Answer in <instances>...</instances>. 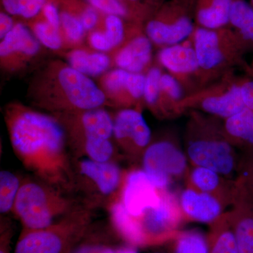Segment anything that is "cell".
I'll return each instance as SVG.
<instances>
[{"instance_id":"obj_20","label":"cell","mask_w":253,"mask_h":253,"mask_svg":"<svg viewBox=\"0 0 253 253\" xmlns=\"http://www.w3.org/2000/svg\"><path fill=\"white\" fill-rule=\"evenodd\" d=\"M234 0H194V16L197 26L220 29L229 25Z\"/></svg>"},{"instance_id":"obj_11","label":"cell","mask_w":253,"mask_h":253,"mask_svg":"<svg viewBox=\"0 0 253 253\" xmlns=\"http://www.w3.org/2000/svg\"><path fill=\"white\" fill-rule=\"evenodd\" d=\"M158 59L161 66L181 83L186 93L192 88L194 80L199 85V65L191 41L189 44L184 42L163 47Z\"/></svg>"},{"instance_id":"obj_30","label":"cell","mask_w":253,"mask_h":253,"mask_svg":"<svg viewBox=\"0 0 253 253\" xmlns=\"http://www.w3.org/2000/svg\"><path fill=\"white\" fill-rule=\"evenodd\" d=\"M221 175L209 168L196 166L191 173V181L195 189L215 195L221 186Z\"/></svg>"},{"instance_id":"obj_50","label":"cell","mask_w":253,"mask_h":253,"mask_svg":"<svg viewBox=\"0 0 253 253\" xmlns=\"http://www.w3.org/2000/svg\"><path fill=\"white\" fill-rule=\"evenodd\" d=\"M186 1H191V2L194 3V0H186Z\"/></svg>"},{"instance_id":"obj_45","label":"cell","mask_w":253,"mask_h":253,"mask_svg":"<svg viewBox=\"0 0 253 253\" xmlns=\"http://www.w3.org/2000/svg\"><path fill=\"white\" fill-rule=\"evenodd\" d=\"M14 21L9 14L1 12L0 14V38L3 39L14 26Z\"/></svg>"},{"instance_id":"obj_25","label":"cell","mask_w":253,"mask_h":253,"mask_svg":"<svg viewBox=\"0 0 253 253\" xmlns=\"http://www.w3.org/2000/svg\"><path fill=\"white\" fill-rule=\"evenodd\" d=\"M68 65L89 77L104 74L109 70L111 60L104 52L77 49L68 54Z\"/></svg>"},{"instance_id":"obj_15","label":"cell","mask_w":253,"mask_h":253,"mask_svg":"<svg viewBox=\"0 0 253 253\" xmlns=\"http://www.w3.org/2000/svg\"><path fill=\"white\" fill-rule=\"evenodd\" d=\"M41 49V43L26 26L18 23L1 39L0 57L1 62L23 61L34 57Z\"/></svg>"},{"instance_id":"obj_22","label":"cell","mask_w":253,"mask_h":253,"mask_svg":"<svg viewBox=\"0 0 253 253\" xmlns=\"http://www.w3.org/2000/svg\"><path fill=\"white\" fill-rule=\"evenodd\" d=\"M228 28L244 50L253 49V7L246 0H234Z\"/></svg>"},{"instance_id":"obj_41","label":"cell","mask_w":253,"mask_h":253,"mask_svg":"<svg viewBox=\"0 0 253 253\" xmlns=\"http://www.w3.org/2000/svg\"><path fill=\"white\" fill-rule=\"evenodd\" d=\"M98 11H97L91 5L86 6L82 11L79 18L84 31H92L96 27L99 21V14Z\"/></svg>"},{"instance_id":"obj_39","label":"cell","mask_w":253,"mask_h":253,"mask_svg":"<svg viewBox=\"0 0 253 253\" xmlns=\"http://www.w3.org/2000/svg\"><path fill=\"white\" fill-rule=\"evenodd\" d=\"M89 43L92 49L99 52L106 53L113 49L104 31L91 32L89 36Z\"/></svg>"},{"instance_id":"obj_52","label":"cell","mask_w":253,"mask_h":253,"mask_svg":"<svg viewBox=\"0 0 253 253\" xmlns=\"http://www.w3.org/2000/svg\"><path fill=\"white\" fill-rule=\"evenodd\" d=\"M161 253V252H154V253Z\"/></svg>"},{"instance_id":"obj_37","label":"cell","mask_w":253,"mask_h":253,"mask_svg":"<svg viewBox=\"0 0 253 253\" xmlns=\"http://www.w3.org/2000/svg\"><path fill=\"white\" fill-rule=\"evenodd\" d=\"M91 6L97 11L107 15H115L120 17H126L129 15V9L126 5L118 0H86Z\"/></svg>"},{"instance_id":"obj_21","label":"cell","mask_w":253,"mask_h":253,"mask_svg":"<svg viewBox=\"0 0 253 253\" xmlns=\"http://www.w3.org/2000/svg\"><path fill=\"white\" fill-rule=\"evenodd\" d=\"M223 131L234 146L244 150L247 156L253 155V111L245 108L224 120Z\"/></svg>"},{"instance_id":"obj_35","label":"cell","mask_w":253,"mask_h":253,"mask_svg":"<svg viewBox=\"0 0 253 253\" xmlns=\"http://www.w3.org/2000/svg\"><path fill=\"white\" fill-rule=\"evenodd\" d=\"M105 35L113 49L121 46L126 38V31L122 18L115 15H108L105 18Z\"/></svg>"},{"instance_id":"obj_46","label":"cell","mask_w":253,"mask_h":253,"mask_svg":"<svg viewBox=\"0 0 253 253\" xmlns=\"http://www.w3.org/2000/svg\"><path fill=\"white\" fill-rule=\"evenodd\" d=\"M2 4L7 14L20 16L21 0H2Z\"/></svg>"},{"instance_id":"obj_26","label":"cell","mask_w":253,"mask_h":253,"mask_svg":"<svg viewBox=\"0 0 253 253\" xmlns=\"http://www.w3.org/2000/svg\"><path fill=\"white\" fill-rule=\"evenodd\" d=\"M162 111L179 112L181 101L186 97L185 89L180 83L169 73H163L161 78Z\"/></svg>"},{"instance_id":"obj_5","label":"cell","mask_w":253,"mask_h":253,"mask_svg":"<svg viewBox=\"0 0 253 253\" xmlns=\"http://www.w3.org/2000/svg\"><path fill=\"white\" fill-rule=\"evenodd\" d=\"M194 116L190 126L188 157L195 166L209 168L221 176H229L237 169V156L234 146L226 138L222 127Z\"/></svg>"},{"instance_id":"obj_38","label":"cell","mask_w":253,"mask_h":253,"mask_svg":"<svg viewBox=\"0 0 253 253\" xmlns=\"http://www.w3.org/2000/svg\"><path fill=\"white\" fill-rule=\"evenodd\" d=\"M211 253H239L234 231H222L216 240Z\"/></svg>"},{"instance_id":"obj_27","label":"cell","mask_w":253,"mask_h":253,"mask_svg":"<svg viewBox=\"0 0 253 253\" xmlns=\"http://www.w3.org/2000/svg\"><path fill=\"white\" fill-rule=\"evenodd\" d=\"M93 231L91 225L69 253H116L118 248L111 244L107 236Z\"/></svg>"},{"instance_id":"obj_32","label":"cell","mask_w":253,"mask_h":253,"mask_svg":"<svg viewBox=\"0 0 253 253\" xmlns=\"http://www.w3.org/2000/svg\"><path fill=\"white\" fill-rule=\"evenodd\" d=\"M33 33L41 44L47 49L59 50L63 45V38L61 30L56 29L47 21H37L33 26Z\"/></svg>"},{"instance_id":"obj_13","label":"cell","mask_w":253,"mask_h":253,"mask_svg":"<svg viewBox=\"0 0 253 253\" xmlns=\"http://www.w3.org/2000/svg\"><path fill=\"white\" fill-rule=\"evenodd\" d=\"M144 84V73H132L118 68L106 73L102 80L105 94L126 108L143 99Z\"/></svg>"},{"instance_id":"obj_19","label":"cell","mask_w":253,"mask_h":253,"mask_svg":"<svg viewBox=\"0 0 253 253\" xmlns=\"http://www.w3.org/2000/svg\"><path fill=\"white\" fill-rule=\"evenodd\" d=\"M236 206L230 214L239 253H253V203L236 191Z\"/></svg>"},{"instance_id":"obj_2","label":"cell","mask_w":253,"mask_h":253,"mask_svg":"<svg viewBox=\"0 0 253 253\" xmlns=\"http://www.w3.org/2000/svg\"><path fill=\"white\" fill-rule=\"evenodd\" d=\"M91 208L87 203L81 204L51 225L23 229L14 253H69L92 225Z\"/></svg>"},{"instance_id":"obj_7","label":"cell","mask_w":253,"mask_h":253,"mask_svg":"<svg viewBox=\"0 0 253 253\" xmlns=\"http://www.w3.org/2000/svg\"><path fill=\"white\" fill-rule=\"evenodd\" d=\"M194 3L169 0L161 6L145 28V34L156 45H174L190 39L195 28Z\"/></svg>"},{"instance_id":"obj_44","label":"cell","mask_w":253,"mask_h":253,"mask_svg":"<svg viewBox=\"0 0 253 253\" xmlns=\"http://www.w3.org/2000/svg\"><path fill=\"white\" fill-rule=\"evenodd\" d=\"M241 91L245 106L253 111V78L241 79Z\"/></svg>"},{"instance_id":"obj_9","label":"cell","mask_w":253,"mask_h":253,"mask_svg":"<svg viewBox=\"0 0 253 253\" xmlns=\"http://www.w3.org/2000/svg\"><path fill=\"white\" fill-rule=\"evenodd\" d=\"M186 168L185 155L169 141L150 144L143 155V170L160 191L167 189L172 177L184 174Z\"/></svg>"},{"instance_id":"obj_48","label":"cell","mask_w":253,"mask_h":253,"mask_svg":"<svg viewBox=\"0 0 253 253\" xmlns=\"http://www.w3.org/2000/svg\"><path fill=\"white\" fill-rule=\"evenodd\" d=\"M118 1H121V2H136V1H139V0H118Z\"/></svg>"},{"instance_id":"obj_42","label":"cell","mask_w":253,"mask_h":253,"mask_svg":"<svg viewBox=\"0 0 253 253\" xmlns=\"http://www.w3.org/2000/svg\"><path fill=\"white\" fill-rule=\"evenodd\" d=\"M42 12L46 21L56 29L61 30V14L54 4L46 3Z\"/></svg>"},{"instance_id":"obj_18","label":"cell","mask_w":253,"mask_h":253,"mask_svg":"<svg viewBox=\"0 0 253 253\" xmlns=\"http://www.w3.org/2000/svg\"><path fill=\"white\" fill-rule=\"evenodd\" d=\"M153 43L146 34L133 36L116 53L114 62L118 68L132 73L149 70L152 59Z\"/></svg>"},{"instance_id":"obj_34","label":"cell","mask_w":253,"mask_h":253,"mask_svg":"<svg viewBox=\"0 0 253 253\" xmlns=\"http://www.w3.org/2000/svg\"><path fill=\"white\" fill-rule=\"evenodd\" d=\"M175 253H209L207 241L201 233L189 231L179 238Z\"/></svg>"},{"instance_id":"obj_6","label":"cell","mask_w":253,"mask_h":253,"mask_svg":"<svg viewBox=\"0 0 253 253\" xmlns=\"http://www.w3.org/2000/svg\"><path fill=\"white\" fill-rule=\"evenodd\" d=\"M241 79L229 73L199 90L186 95L179 111L194 109L225 120L246 108L241 91Z\"/></svg>"},{"instance_id":"obj_29","label":"cell","mask_w":253,"mask_h":253,"mask_svg":"<svg viewBox=\"0 0 253 253\" xmlns=\"http://www.w3.org/2000/svg\"><path fill=\"white\" fill-rule=\"evenodd\" d=\"M163 72L158 66L150 67L145 74L144 97L145 103L156 112L162 111L161 78Z\"/></svg>"},{"instance_id":"obj_10","label":"cell","mask_w":253,"mask_h":253,"mask_svg":"<svg viewBox=\"0 0 253 253\" xmlns=\"http://www.w3.org/2000/svg\"><path fill=\"white\" fill-rule=\"evenodd\" d=\"M113 136L126 152H144L151 140V131L141 111L126 108L120 111L114 119Z\"/></svg>"},{"instance_id":"obj_51","label":"cell","mask_w":253,"mask_h":253,"mask_svg":"<svg viewBox=\"0 0 253 253\" xmlns=\"http://www.w3.org/2000/svg\"><path fill=\"white\" fill-rule=\"evenodd\" d=\"M251 4L252 5L253 7V0H251Z\"/></svg>"},{"instance_id":"obj_12","label":"cell","mask_w":253,"mask_h":253,"mask_svg":"<svg viewBox=\"0 0 253 253\" xmlns=\"http://www.w3.org/2000/svg\"><path fill=\"white\" fill-rule=\"evenodd\" d=\"M161 199V191L144 170H134L127 174L121 202L131 215L140 217L148 210L159 206Z\"/></svg>"},{"instance_id":"obj_28","label":"cell","mask_w":253,"mask_h":253,"mask_svg":"<svg viewBox=\"0 0 253 253\" xmlns=\"http://www.w3.org/2000/svg\"><path fill=\"white\" fill-rule=\"evenodd\" d=\"M21 185V181L14 173L2 170L0 172V212L13 211L15 201Z\"/></svg>"},{"instance_id":"obj_16","label":"cell","mask_w":253,"mask_h":253,"mask_svg":"<svg viewBox=\"0 0 253 253\" xmlns=\"http://www.w3.org/2000/svg\"><path fill=\"white\" fill-rule=\"evenodd\" d=\"M77 168L78 173L90 181L102 196H112L121 185L122 171L112 161L100 163L86 158L79 161Z\"/></svg>"},{"instance_id":"obj_47","label":"cell","mask_w":253,"mask_h":253,"mask_svg":"<svg viewBox=\"0 0 253 253\" xmlns=\"http://www.w3.org/2000/svg\"><path fill=\"white\" fill-rule=\"evenodd\" d=\"M116 253H138V252L132 246H122V247H118Z\"/></svg>"},{"instance_id":"obj_36","label":"cell","mask_w":253,"mask_h":253,"mask_svg":"<svg viewBox=\"0 0 253 253\" xmlns=\"http://www.w3.org/2000/svg\"><path fill=\"white\" fill-rule=\"evenodd\" d=\"M242 168L236 189L240 194L253 203V155L246 156Z\"/></svg>"},{"instance_id":"obj_8","label":"cell","mask_w":253,"mask_h":253,"mask_svg":"<svg viewBox=\"0 0 253 253\" xmlns=\"http://www.w3.org/2000/svg\"><path fill=\"white\" fill-rule=\"evenodd\" d=\"M56 92L61 96L56 109L77 113L99 109L106 104L107 96L91 79L68 66L56 69L54 78Z\"/></svg>"},{"instance_id":"obj_1","label":"cell","mask_w":253,"mask_h":253,"mask_svg":"<svg viewBox=\"0 0 253 253\" xmlns=\"http://www.w3.org/2000/svg\"><path fill=\"white\" fill-rule=\"evenodd\" d=\"M6 122L15 154L36 179L70 193L76 186L67 136L56 118L21 106L10 107Z\"/></svg>"},{"instance_id":"obj_49","label":"cell","mask_w":253,"mask_h":253,"mask_svg":"<svg viewBox=\"0 0 253 253\" xmlns=\"http://www.w3.org/2000/svg\"><path fill=\"white\" fill-rule=\"evenodd\" d=\"M249 71L250 73L252 74V76H253V61L252 63V65H251V68H249Z\"/></svg>"},{"instance_id":"obj_17","label":"cell","mask_w":253,"mask_h":253,"mask_svg":"<svg viewBox=\"0 0 253 253\" xmlns=\"http://www.w3.org/2000/svg\"><path fill=\"white\" fill-rule=\"evenodd\" d=\"M179 205L181 211L191 219L210 223L221 215L223 206L216 195L189 188L181 193Z\"/></svg>"},{"instance_id":"obj_40","label":"cell","mask_w":253,"mask_h":253,"mask_svg":"<svg viewBox=\"0 0 253 253\" xmlns=\"http://www.w3.org/2000/svg\"><path fill=\"white\" fill-rule=\"evenodd\" d=\"M46 4V0H21L20 16L25 18H31L37 16Z\"/></svg>"},{"instance_id":"obj_31","label":"cell","mask_w":253,"mask_h":253,"mask_svg":"<svg viewBox=\"0 0 253 253\" xmlns=\"http://www.w3.org/2000/svg\"><path fill=\"white\" fill-rule=\"evenodd\" d=\"M83 147L87 158L96 162H109L114 154V148L110 139L88 138L83 141Z\"/></svg>"},{"instance_id":"obj_24","label":"cell","mask_w":253,"mask_h":253,"mask_svg":"<svg viewBox=\"0 0 253 253\" xmlns=\"http://www.w3.org/2000/svg\"><path fill=\"white\" fill-rule=\"evenodd\" d=\"M110 215L115 229L127 242L134 246L146 242L139 219L129 214L121 201L113 203L110 206Z\"/></svg>"},{"instance_id":"obj_14","label":"cell","mask_w":253,"mask_h":253,"mask_svg":"<svg viewBox=\"0 0 253 253\" xmlns=\"http://www.w3.org/2000/svg\"><path fill=\"white\" fill-rule=\"evenodd\" d=\"M161 197L159 206L148 210L137 217L146 240L172 231L180 220L181 209L175 197L166 190L161 191Z\"/></svg>"},{"instance_id":"obj_23","label":"cell","mask_w":253,"mask_h":253,"mask_svg":"<svg viewBox=\"0 0 253 253\" xmlns=\"http://www.w3.org/2000/svg\"><path fill=\"white\" fill-rule=\"evenodd\" d=\"M76 116V129L84 140L88 138L110 139L113 136L114 120L106 110L99 108L77 113Z\"/></svg>"},{"instance_id":"obj_43","label":"cell","mask_w":253,"mask_h":253,"mask_svg":"<svg viewBox=\"0 0 253 253\" xmlns=\"http://www.w3.org/2000/svg\"><path fill=\"white\" fill-rule=\"evenodd\" d=\"M13 229L9 223H1L0 236V253H10Z\"/></svg>"},{"instance_id":"obj_33","label":"cell","mask_w":253,"mask_h":253,"mask_svg":"<svg viewBox=\"0 0 253 253\" xmlns=\"http://www.w3.org/2000/svg\"><path fill=\"white\" fill-rule=\"evenodd\" d=\"M61 30L63 38L72 44H79L84 38L86 32L79 16L68 11L61 13Z\"/></svg>"},{"instance_id":"obj_4","label":"cell","mask_w":253,"mask_h":253,"mask_svg":"<svg viewBox=\"0 0 253 253\" xmlns=\"http://www.w3.org/2000/svg\"><path fill=\"white\" fill-rule=\"evenodd\" d=\"M199 65V89L217 81L242 61L244 50L230 28L208 29L196 26L190 38Z\"/></svg>"},{"instance_id":"obj_3","label":"cell","mask_w":253,"mask_h":253,"mask_svg":"<svg viewBox=\"0 0 253 253\" xmlns=\"http://www.w3.org/2000/svg\"><path fill=\"white\" fill-rule=\"evenodd\" d=\"M67 194L36 178L25 179L21 181L13 212L23 229H43L81 205Z\"/></svg>"}]
</instances>
